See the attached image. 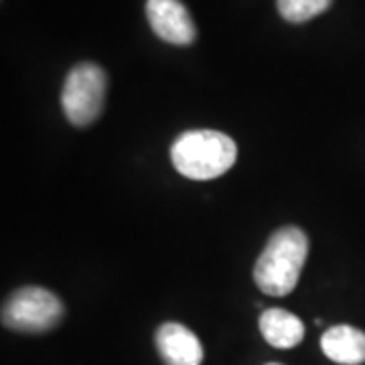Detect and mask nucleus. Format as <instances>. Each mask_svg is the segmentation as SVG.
<instances>
[{"instance_id":"1","label":"nucleus","mask_w":365,"mask_h":365,"mask_svg":"<svg viewBox=\"0 0 365 365\" xmlns=\"http://www.w3.org/2000/svg\"><path fill=\"white\" fill-rule=\"evenodd\" d=\"M309 256V237L297 225H284L268 240L254 266V280L270 297H287L299 284Z\"/></svg>"},{"instance_id":"2","label":"nucleus","mask_w":365,"mask_h":365,"mask_svg":"<svg viewBox=\"0 0 365 365\" xmlns=\"http://www.w3.org/2000/svg\"><path fill=\"white\" fill-rule=\"evenodd\" d=\"M237 158L234 138L217 130H189L170 146V160L182 177L211 181L232 169Z\"/></svg>"},{"instance_id":"3","label":"nucleus","mask_w":365,"mask_h":365,"mask_svg":"<svg viewBox=\"0 0 365 365\" xmlns=\"http://www.w3.org/2000/svg\"><path fill=\"white\" fill-rule=\"evenodd\" d=\"M63 319V302L51 290L23 287L14 290L4 302L2 323L19 333H45Z\"/></svg>"},{"instance_id":"4","label":"nucleus","mask_w":365,"mask_h":365,"mask_svg":"<svg viewBox=\"0 0 365 365\" xmlns=\"http://www.w3.org/2000/svg\"><path fill=\"white\" fill-rule=\"evenodd\" d=\"M108 90L106 71L96 63H79L67 73L63 90H61V106L67 120L73 126H90L96 118L102 114Z\"/></svg>"},{"instance_id":"5","label":"nucleus","mask_w":365,"mask_h":365,"mask_svg":"<svg viewBox=\"0 0 365 365\" xmlns=\"http://www.w3.org/2000/svg\"><path fill=\"white\" fill-rule=\"evenodd\" d=\"M146 19L158 37L170 45H191L195 41V23L179 0H146Z\"/></svg>"},{"instance_id":"6","label":"nucleus","mask_w":365,"mask_h":365,"mask_svg":"<svg viewBox=\"0 0 365 365\" xmlns=\"http://www.w3.org/2000/svg\"><path fill=\"white\" fill-rule=\"evenodd\" d=\"M157 349L167 365H201L203 345L181 323H165L157 331Z\"/></svg>"},{"instance_id":"7","label":"nucleus","mask_w":365,"mask_h":365,"mask_svg":"<svg viewBox=\"0 0 365 365\" xmlns=\"http://www.w3.org/2000/svg\"><path fill=\"white\" fill-rule=\"evenodd\" d=\"M321 349L335 364L361 365L365 364V333L351 325L331 327L321 337Z\"/></svg>"},{"instance_id":"8","label":"nucleus","mask_w":365,"mask_h":365,"mask_svg":"<svg viewBox=\"0 0 365 365\" xmlns=\"http://www.w3.org/2000/svg\"><path fill=\"white\" fill-rule=\"evenodd\" d=\"M260 331L272 347L290 349L304 337V325L297 314L284 309H266L260 317Z\"/></svg>"},{"instance_id":"9","label":"nucleus","mask_w":365,"mask_h":365,"mask_svg":"<svg viewBox=\"0 0 365 365\" xmlns=\"http://www.w3.org/2000/svg\"><path fill=\"white\" fill-rule=\"evenodd\" d=\"M333 0H278V13L288 23H307L325 13Z\"/></svg>"},{"instance_id":"10","label":"nucleus","mask_w":365,"mask_h":365,"mask_svg":"<svg viewBox=\"0 0 365 365\" xmlns=\"http://www.w3.org/2000/svg\"><path fill=\"white\" fill-rule=\"evenodd\" d=\"M266 365H282V364H266Z\"/></svg>"}]
</instances>
